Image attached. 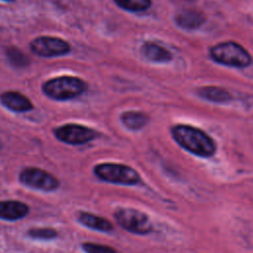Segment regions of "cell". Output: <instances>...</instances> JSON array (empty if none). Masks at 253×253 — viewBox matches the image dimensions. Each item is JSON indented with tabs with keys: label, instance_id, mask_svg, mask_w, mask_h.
I'll return each instance as SVG.
<instances>
[{
	"label": "cell",
	"instance_id": "3",
	"mask_svg": "<svg viewBox=\"0 0 253 253\" xmlns=\"http://www.w3.org/2000/svg\"><path fill=\"white\" fill-rule=\"evenodd\" d=\"M211 56L214 61L220 64L233 67H246L252 62L249 52L234 42H220L212 46Z\"/></svg>",
	"mask_w": 253,
	"mask_h": 253
},
{
	"label": "cell",
	"instance_id": "4",
	"mask_svg": "<svg viewBox=\"0 0 253 253\" xmlns=\"http://www.w3.org/2000/svg\"><path fill=\"white\" fill-rule=\"evenodd\" d=\"M98 179L119 185H135L140 181L139 174L131 167L117 163H102L94 167Z\"/></svg>",
	"mask_w": 253,
	"mask_h": 253
},
{
	"label": "cell",
	"instance_id": "6",
	"mask_svg": "<svg viewBox=\"0 0 253 253\" xmlns=\"http://www.w3.org/2000/svg\"><path fill=\"white\" fill-rule=\"evenodd\" d=\"M19 179L26 187L43 192L54 191L59 186V181L53 175L37 167L24 168L20 172Z\"/></svg>",
	"mask_w": 253,
	"mask_h": 253
},
{
	"label": "cell",
	"instance_id": "19",
	"mask_svg": "<svg viewBox=\"0 0 253 253\" xmlns=\"http://www.w3.org/2000/svg\"><path fill=\"white\" fill-rule=\"evenodd\" d=\"M82 248L86 253H117V251L111 246L93 242L83 243Z\"/></svg>",
	"mask_w": 253,
	"mask_h": 253
},
{
	"label": "cell",
	"instance_id": "12",
	"mask_svg": "<svg viewBox=\"0 0 253 253\" xmlns=\"http://www.w3.org/2000/svg\"><path fill=\"white\" fill-rule=\"evenodd\" d=\"M204 16L196 10H184L176 16L177 24L183 29L194 30L204 23Z\"/></svg>",
	"mask_w": 253,
	"mask_h": 253
},
{
	"label": "cell",
	"instance_id": "9",
	"mask_svg": "<svg viewBox=\"0 0 253 253\" xmlns=\"http://www.w3.org/2000/svg\"><path fill=\"white\" fill-rule=\"evenodd\" d=\"M1 104L12 112L23 113L33 109L32 102L23 94L16 91L4 92L0 95Z\"/></svg>",
	"mask_w": 253,
	"mask_h": 253
},
{
	"label": "cell",
	"instance_id": "17",
	"mask_svg": "<svg viewBox=\"0 0 253 253\" xmlns=\"http://www.w3.org/2000/svg\"><path fill=\"white\" fill-rule=\"evenodd\" d=\"M7 57L16 67H24L29 64L28 57L16 47H10L7 49Z\"/></svg>",
	"mask_w": 253,
	"mask_h": 253
},
{
	"label": "cell",
	"instance_id": "21",
	"mask_svg": "<svg viewBox=\"0 0 253 253\" xmlns=\"http://www.w3.org/2000/svg\"><path fill=\"white\" fill-rule=\"evenodd\" d=\"M0 147H1V141H0Z\"/></svg>",
	"mask_w": 253,
	"mask_h": 253
},
{
	"label": "cell",
	"instance_id": "13",
	"mask_svg": "<svg viewBox=\"0 0 253 253\" xmlns=\"http://www.w3.org/2000/svg\"><path fill=\"white\" fill-rule=\"evenodd\" d=\"M142 53L146 58L154 62H166L171 59V53L161 45L154 42H146L142 45Z\"/></svg>",
	"mask_w": 253,
	"mask_h": 253
},
{
	"label": "cell",
	"instance_id": "20",
	"mask_svg": "<svg viewBox=\"0 0 253 253\" xmlns=\"http://www.w3.org/2000/svg\"><path fill=\"white\" fill-rule=\"evenodd\" d=\"M4 1H14V0H4Z\"/></svg>",
	"mask_w": 253,
	"mask_h": 253
},
{
	"label": "cell",
	"instance_id": "15",
	"mask_svg": "<svg viewBox=\"0 0 253 253\" xmlns=\"http://www.w3.org/2000/svg\"><path fill=\"white\" fill-rule=\"evenodd\" d=\"M122 122L125 126L131 130H137L142 128L148 122V117L141 112L128 111L122 114Z\"/></svg>",
	"mask_w": 253,
	"mask_h": 253
},
{
	"label": "cell",
	"instance_id": "8",
	"mask_svg": "<svg viewBox=\"0 0 253 253\" xmlns=\"http://www.w3.org/2000/svg\"><path fill=\"white\" fill-rule=\"evenodd\" d=\"M31 49L34 53L44 56H60L70 51L69 44L59 38L54 37H40L31 42Z\"/></svg>",
	"mask_w": 253,
	"mask_h": 253
},
{
	"label": "cell",
	"instance_id": "10",
	"mask_svg": "<svg viewBox=\"0 0 253 253\" xmlns=\"http://www.w3.org/2000/svg\"><path fill=\"white\" fill-rule=\"evenodd\" d=\"M30 208L23 202L8 200L0 201V218L5 220H18L25 217Z\"/></svg>",
	"mask_w": 253,
	"mask_h": 253
},
{
	"label": "cell",
	"instance_id": "16",
	"mask_svg": "<svg viewBox=\"0 0 253 253\" xmlns=\"http://www.w3.org/2000/svg\"><path fill=\"white\" fill-rule=\"evenodd\" d=\"M115 2L122 9L130 12L145 11L151 5V0H115Z\"/></svg>",
	"mask_w": 253,
	"mask_h": 253
},
{
	"label": "cell",
	"instance_id": "18",
	"mask_svg": "<svg viewBox=\"0 0 253 253\" xmlns=\"http://www.w3.org/2000/svg\"><path fill=\"white\" fill-rule=\"evenodd\" d=\"M28 235L34 239L49 240L57 236V231L49 227H38V228L30 229L28 231Z\"/></svg>",
	"mask_w": 253,
	"mask_h": 253
},
{
	"label": "cell",
	"instance_id": "1",
	"mask_svg": "<svg viewBox=\"0 0 253 253\" xmlns=\"http://www.w3.org/2000/svg\"><path fill=\"white\" fill-rule=\"evenodd\" d=\"M174 140L184 149L200 157L212 156L216 150L214 140L195 126L178 125L171 129Z\"/></svg>",
	"mask_w": 253,
	"mask_h": 253
},
{
	"label": "cell",
	"instance_id": "14",
	"mask_svg": "<svg viewBox=\"0 0 253 253\" xmlns=\"http://www.w3.org/2000/svg\"><path fill=\"white\" fill-rule=\"evenodd\" d=\"M198 94L211 102L214 103H226L231 100V95L224 89L214 86H207L199 89Z\"/></svg>",
	"mask_w": 253,
	"mask_h": 253
},
{
	"label": "cell",
	"instance_id": "5",
	"mask_svg": "<svg viewBox=\"0 0 253 253\" xmlns=\"http://www.w3.org/2000/svg\"><path fill=\"white\" fill-rule=\"evenodd\" d=\"M114 216L123 228L134 234H147L153 229L149 217L144 212L135 209H118Z\"/></svg>",
	"mask_w": 253,
	"mask_h": 253
},
{
	"label": "cell",
	"instance_id": "2",
	"mask_svg": "<svg viewBox=\"0 0 253 253\" xmlns=\"http://www.w3.org/2000/svg\"><path fill=\"white\" fill-rule=\"evenodd\" d=\"M86 90L83 80L72 76L52 78L42 85L43 93L57 101H66L80 96Z\"/></svg>",
	"mask_w": 253,
	"mask_h": 253
},
{
	"label": "cell",
	"instance_id": "11",
	"mask_svg": "<svg viewBox=\"0 0 253 253\" xmlns=\"http://www.w3.org/2000/svg\"><path fill=\"white\" fill-rule=\"evenodd\" d=\"M78 221L84 226L91 228L93 230H98L103 232H109L113 230V224L108 219L90 212H85V211L79 212Z\"/></svg>",
	"mask_w": 253,
	"mask_h": 253
},
{
	"label": "cell",
	"instance_id": "7",
	"mask_svg": "<svg viewBox=\"0 0 253 253\" xmlns=\"http://www.w3.org/2000/svg\"><path fill=\"white\" fill-rule=\"evenodd\" d=\"M53 134L59 141L71 145L87 143L95 139L98 135L94 129L76 124L60 126L53 129Z\"/></svg>",
	"mask_w": 253,
	"mask_h": 253
}]
</instances>
